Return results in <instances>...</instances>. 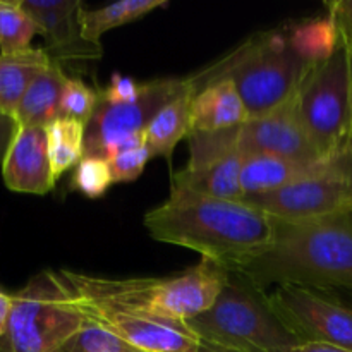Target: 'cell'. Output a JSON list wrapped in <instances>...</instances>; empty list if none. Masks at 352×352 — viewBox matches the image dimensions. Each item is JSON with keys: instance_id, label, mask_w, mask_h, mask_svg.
<instances>
[{"instance_id": "24", "label": "cell", "mask_w": 352, "mask_h": 352, "mask_svg": "<svg viewBox=\"0 0 352 352\" xmlns=\"http://www.w3.org/2000/svg\"><path fill=\"white\" fill-rule=\"evenodd\" d=\"M38 31L33 17L23 9L21 0L0 2V54L10 55L31 48Z\"/></svg>"}, {"instance_id": "33", "label": "cell", "mask_w": 352, "mask_h": 352, "mask_svg": "<svg viewBox=\"0 0 352 352\" xmlns=\"http://www.w3.org/2000/svg\"><path fill=\"white\" fill-rule=\"evenodd\" d=\"M10 302H12V296L0 292V336H2L3 330H6L7 318H9L10 311Z\"/></svg>"}, {"instance_id": "1", "label": "cell", "mask_w": 352, "mask_h": 352, "mask_svg": "<svg viewBox=\"0 0 352 352\" xmlns=\"http://www.w3.org/2000/svg\"><path fill=\"white\" fill-rule=\"evenodd\" d=\"M144 227L153 239L196 251L230 274L275 236V220L250 203L181 191H170L167 201L150 210Z\"/></svg>"}, {"instance_id": "31", "label": "cell", "mask_w": 352, "mask_h": 352, "mask_svg": "<svg viewBox=\"0 0 352 352\" xmlns=\"http://www.w3.org/2000/svg\"><path fill=\"white\" fill-rule=\"evenodd\" d=\"M19 129L21 124L16 119V116L0 110V162H3V158H6L7 151L12 146Z\"/></svg>"}, {"instance_id": "15", "label": "cell", "mask_w": 352, "mask_h": 352, "mask_svg": "<svg viewBox=\"0 0 352 352\" xmlns=\"http://www.w3.org/2000/svg\"><path fill=\"white\" fill-rule=\"evenodd\" d=\"M250 120L246 105L229 79L210 82L195 91L191 105V133L232 129Z\"/></svg>"}, {"instance_id": "12", "label": "cell", "mask_w": 352, "mask_h": 352, "mask_svg": "<svg viewBox=\"0 0 352 352\" xmlns=\"http://www.w3.org/2000/svg\"><path fill=\"white\" fill-rule=\"evenodd\" d=\"M236 151L243 157L277 155L306 164L325 160L313 146L301 124L294 98L267 116L250 119L236 127Z\"/></svg>"}, {"instance_id": "6", "label": "cell", "mask_w": 352, "mask_h": 352, "mask_svg": "<svg viewBox=\"0 0 352 352\" xmlns=\"http://www.w3.org/2000/svg\"><path fill=\"white\" fill-rule=\"evenodd\" d=\"M86 322L58 272H41L12 294L0 352H58Z\"/></svg>"}, {"instance_id": "26", "label": "cell", "mask_w": 352, "mask_h": 352, "mask_svg": "<svg viewBox=\"0 0 352 352\" xmlns=\"http://www.w3.org/2000/svg\"><path fill=\"white\" fill-rule=\"evenodd\" d=\"M58 352H140L112 332L88 320L76 336H72Z\"/></svg>"}, {"instance_id": "10", "label": "cell", "mask_w": 352, "mask_h": 352, "mask_svg": "<svg viewBox=\"0 0 352 352\" xmlns=\"http://www.w3.org/2000/svg\"><path fill=\"white\" fill-rule=\"evenodd\" d=\"M268 305L302 344H327L352 351V309L322 289L278 285L265 292Z\"/></svg>"}, {"instance_id": "21", "label": "cell", "mask_w": 352, "mask_h": 352, "mask_svg": "<svg viewBox=\"0 0 352 352\" xmlns=\"http://www.w3.org/2000/svg\"><path fill=\"white\" fill-rule=\"evenodd\" d=\"M167 6V0H122V2L110 3L95 10H88L82 6L79 10L82 36L89 41L100 43V38L107 31L141 19L146 14Z\"/></svg>"}, {"instance_id": "7", "label": "cell", "mask_w": 352, "mask_h": 352, "mask_svg": "<svg viewBox=\"0 0 352 352\" xmlns=\"http://www.w3.org/2000/svg\"><path fill=\"white\" fill-rule=\"evenodd\" d=\"M313 146L325 160L352 148V64L342 47L311 69L294 95Z\"/></svg>"}, {"instance_id": "3", "label": "cell", "mask_w": 352, "mask_h": 352, "mask_svg": "<svg viewBox=\"0 0 352 352\" xmlns=\"http://www.w3.org/2000/svg\"><path fill=\"white\" fill-rule=\"evenodd\" d=\"M58 275L76 298L98 299L182 323L212 308L232 277L230 270L210 260L167 278H103L71 270Z\"/></svg>"}, {"instance_id": "20", "label": "cell", "mask_w": 352, "mask_h": 352, "mask_svg": "<svg viewBox=\"0 0 352 352\" xmlns=\"http://www.w3.org/2000/svg\"><path fill=\"white\" fill-rule=\"evenodd\" d=\"M195 98V89L191 88L170 103L164 107L155 116L144 133V143L150 148L153 157H164L170 164L174 148L177 143L191 133V105Z\"/></svg>"}, {"instance_id": "28", "label": "cell", "mask_w": 352, "mask_h": 352, "mask_svg": "<svg viewBox=\"0 0 352 352\" xmlns=\"http://www.w3.org/2000/svg\"><path fill=\"white\" fill-rule=\"evenodd\" d=\"M153 158L150 148L146 143L136 144V146H127L116 151L107 158L110 172H112L113 184L116 182H133L143 174L144 167Z\"/></svg>"}, {"instance_id": "22", "label": "cell", "mask_w": 352, "mask_h": 352, "mask_svg": "<svg viewBox=\"0 0 352 352\" xmlns=\"http://www.w3.org/2000/svg\"><path fill=\"white\" fill-rule=\"evenodd\" d=\"M48 155L55 182L86 157V124L71 119H55L47 126Z\"/></svg>"}, {"instance_id": "8", "label": "cell", "mask_w": 352, "mask_h": 352, "mask_svg": "<svg viewBox=\"0 0 352 352\" xmlns=\"http://www.w3.org/2000/svg\"><path fill=\"white\" fill-rule=\"evenodd\" d=\"M189 88V79L162 78L141 82L138 95L124 102H113L98 91L96 109L86 124V155L107 160L122 148L143 144L155 116Z\"/></svg>"}, {"instance_id": "14", "label": "cell", "mask_w": 352, "mask_h": 352, "mask_svg": "<svg viewBox=\"0 0 352 352\" xmlns=\"http://www.w3.org/2000/svg\"><path fill=\"white\" fill-rule=\"evenodd\" d=\"M2 177L10 191L24 195L43 196L55 188L47 127L21 126L2 162Z\"/></svg>"}, {"instance_id": "30", "label": "cell", "mask_w": 352, "mask_h": 352, "mask_svg": "<svg viewBox=\"0 0 352 352\" xmlns=\"http://www.w3.org/2000/svg\"><path fill=\"white\" fill-rule=\"evenodd\" d=\"M141 82H136L134 79L127 78L122 74H113L110 78L109 86L105 89H102V95L105 98L113 100V102H124V100H131L138 95L140 91Z\"/></svg>"}, {"instance_id": "25", "label": "cell", "mask_w": 352, "mask_h": 352, "mask_svg": "<svg viewBox=\"0 0 352 352\" xmlns=\"http://www.w3.org/2000/svg\"><path fill=\"white\" fill-rule=\"evenodd\" d=\"M112 184L113 179L109 162L102 157H88V155L76 165L71 179V188L91 199L102 198Z\"/></svg>"}, {"instance_id": "23", "label": "cell", "mask_w": 352, "mask_h": 352, "mask_svg": "<svg viewBox=\"0 0 352 352\" xmlns=\"http://www.w3.org/2000/svg\"><path fill=\"white\" fill-rule=\"evenodd\" d=\"M285 31H287L292 48L305 60L315 65L332 57L340 47L337 30L329 16L302 21L298 26L289 28Z\"/></svg>"}, {"instance_id": "9", "label": "cell", "mask_w": 352, "mask_h": 352, "mask_svg": "<svg viewBox=\"0 0 352 352\" xmlns=\"http://www.w3.org/2000/svg\"><path fill=\"white\" fill-rule=\"evenodd\" d=\"M277 222H308L352 213V148L278 191L244 199Z\"/></svg>"}, {"instance_id": "29", "label": "cell", "mask_w": 352, "mask_h": 352, "mask_svg": "<svg viewBox=\"0 0 352 352\" xmlns=\"http://www.w3.org/2000/svg\"><path fill=\"white\" fill-rule=\"evenodd\" d=\"M329 17L339 36V45L347 52L352 60V0H336L327 2Z\"/></svg>"}, {"instance_id": "2", "label": "cell", "mask_w": 352, "mask_h": 352, "mask_svg": "<svg viewBox=\"0 0 352 352\" xmlns=\"http://www.w3.org/2000/svg\"><path fill=\"white\" fill-rule=\"evenodd\" d=\"M232 274L261 292L278 285L352 291V213L296 223L275 220L270 246Z\"/></svg>"}, {"instance_id": "27", "label": "cell", "mask_w": 352, "mask_h": 352, "mask_svg": "<svg viewBox=\"0 0 352 352\" xmlns=\"http://www.w3.org/2000/svg\"><path fill=\"white\" fill-rule=\"evenodd\" d=\"M98 103V91L89 88L81 79L69 78L60 100L58 119L78 120L88 124Z\"/></svg>"}, {"instance_id": "11", "label": "cell", "mask_w": 352, "mask_h": 352, "mask_svg": "<svg viewBox=\"0 0 352 352\" xmlns=\"http://www.w3.org/2000/svg\"><path fill=\"white\" fill-rule=\"evenodd\" d=\"M74 301L86 318L140 352H199L201 349V340L188 323L155 318L98 299L74 296Z\"/></svg>"}, {"instance_id": "4", "label": "cell", "mask_w": 352, "mask_h": 352, "mask_svg": "<svg viewBox=\"0 0 352 352\" xmlns=\"http://www.w3.org/2000/svg\"><path fill=\"white\" fill-rule=\"evenodd\" d=\"M313 67L315 64L292 48L287 31H265L188 79L195 91L229 79L243 98L250 119H258L294 98Z\"/></svg>"}, {"instance_id": "16", "label": "cell", "mask_w": 352, "mask_h": 352, "mask_svg": "<svg viewBox=\"0 0 352 352\" xmlns=\"http://www.w3.org/2000/svg\"><path fill=\"white\" fill-rule=\"evenodd\" d=\"M243 160V155L232 153L203 167H186L184 170L172 174L170 191L191 192L226 201H244L241 188Z\"/></svg>"}, {"instance_id": "35", "label": "cell", "mask_w": 352, "mask_h": 352, "mask_svg": "<svg viewBox=\"0 0 352 352\" xmlns=\"http://www.w3.org/2000/svg\"><path fill=\"white\" fill-rule=\"evenodd\" d=\"M351 64H352V60H351Z\"/></svg>"}, {"instance_id": "19", "label": "cell", "mask_w": 352, "mask_h": 352, "mask_svg": "<svg viewBox=\"0 0 352 352\" xmlns=\"http://www.w3.org/2000/svg\"><path fill=\"white\" fill-rule=\"evenodd\" d=\"M52 64L45 48H28L17 54H0V110L16 113L31 82Z\"/></svg>"}, {"instance_id": "32", "label": "cell", "mask_w": 352, "mask_h": 352, "mask_svg": "<svg viewBox=\"0 0 352 352\" xmlns=\"http://www.w3.org/2000/svg\"><path fill=\"white\" fill-rule=\"evenodd\" d=\"M287 352H352L347 349H340V347L327 346V344H301V346L294 347V349Z\"/></svg>"}, {"instance_id": "13", "label": "cell", "mask_w": 352, "mask_h": 352, "mask_svg": "<svg viewBox=\"0 0 352 352\" xmlns=\"http://www.w3.org/2000/svg\"><path fill=\"white\" fill-rule=\"evenodd\" d=\"M21 3L45 38V50L52 60L60 64L62 60L102 58V45L82 36L79 0H21Z\"/></svg>"}, {"instance_id": "18", "label": "cell", "mask_w": 352, "mask_h": 352, "mask_svg": "<svg viewBox=\"0 0 352 352\" xmlns=\"http://www.w3.org/2000/svg\"><path fill=\"white\" fill-rule=\"evenodd\" d=\"M67 79L60 64L52 60V64L31 82L14 113L21 126L47 127L58 119L62 93Z\"/></svg>"}, {"instance_id": "17", "label": "cell", "mask_w": 352, "mask_h": 352, "mask_svg": "<svg viewBox=\"0 0 352 352\" xmlns=\"http://www.w3.org/2000/svg\"><path fill=\"white\" fill-rule=\"evenodd\" d=\"M332 160L306 164V162L291 160V158L277 157V155L244 157L243 167H241V188H243L244 199L278 191L299 179L308 177L313 172H318Z\"/></svg>"}, {"instance_id": "5", "label": "cell", "mask_w": 352, "mask_h": 352, "mask_svg": "<svg viewBox=\"0 0 352 352\" xmlns=\"http://www.w3.org/2000/svg\"><path fill=\"white\" fill-rule=\"evenodd\" d=\"M186 323L201 342L230 352H287L302 344L275 315L265 292L237 275L212 308Z\"/></svg>"}, {"instance_id": "34", "label": "cell", "mask_w": 352, "mask_h": 352, "mask_svg": "<svg viewBox=\"0 0 352 352\" xmlns=\"http://www.w3.org/2000/svg\"><path fill=\"white\" fill-rule=\"evenodd\" d=\"M199 352H230V351L220 349V347L210 346V344H205V342H201V349H199Z\"/></svg>"}]
</instances>
